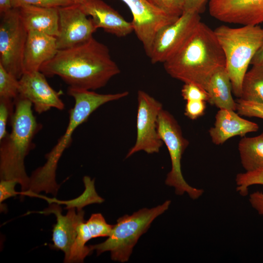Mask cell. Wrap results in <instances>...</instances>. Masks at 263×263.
<instances>
[{
	"label": "cell",
	"mask_w": 263,
	"mask_h": 263,
	"mask_svg": "<svg viewBox=\"0 0 263 263\" xmlns=\"http://www.w3.org/2000/svg\"><path fill=\"white\" fill-rule=\"evenodd\" d=\"M199 13L183 11L173 22L156 35L148 56L152 63H164L183 46L200 21Z\"/></svg>",
	"instance_id": "obj_9"
},
{
	"label": "cell",
	"mask_w": 263,
	"mask_h": 263,
	"mask_svg": "<svg viewBox=\"0 0 263 263\" xmlns=\"http://www.w3.org/2000/svg\"><path fill=\"white\" fill-rule=\"evenodd\" d=\"M39 71L46 76H59L70 87L87 90L103 87L120 73L107 46L94 38L78 46L58 50Z\"/></svg>",
	"instance_id": "obj_1"
},
{
	"label": "cell",
	"mask_w": 263,
	"mask_h": 263,
	"mask_svg": "<svg viewBox=\"0 0 263 263\" xmlns=\"http://www.w3.org/2000/svg\"><path fill=\"white\" fill-rule=\"evenodd\" d=\"M28 32H38L56 37L58 35V7H42L30 5L18 8Z\"/></svg>",
	"instance_id": "obj_19"
},
{
	"label": "cell",
	"mask_w": 263,
	"mask_h": 263,
	"mask_svg": "<svg viewBox=\"0 0 263 263\" xmlns=\"http://www.w3.org/2000/svg\"><path fill=\"white\" fill-rule=\"evenodd\" d=\"M15 109L14 102L0 100V141L4 138L8 132L6 126Z\"/></svg>",
	"instance_id": "obj_32"
},
{
	"label": "cell",
	"mask_w": 263,
	"mask_h": 263,
	"mask_svg": "<svg viewBox=\"0 0 263 263\" xmlns=\"http://www.w3.org/2000/svg\"><path fill=\"white\" fill-rule=\"evenodd\" d=\"M18 182L14 180H0V204L7 199L20 195L15 188Z\"/></svg>",
	"instance_id": "obj_34"
},
{
	"label": "cell",
	"mask_w": 263,
	"mask_h": 263,
	"mask_svg": "<svg viewBox=\"0 0 263 263\" xmlns=\"http://www.w3.org/2000/svg\"><path fill=\"white\" fill-rule=\"evenodd\" d=\"M170 200L151 208H143L129 215L119 218L113 226L111 235L104 242L89 245L92 251L96 250L97 255L110 251L113 261L127 262L133 247L140 237L147 232L153 221L169 207Z\"/></svg>",
	"instance_id": "obj_6"
},
{
	"label": "cell",
	"mask_w": 263,
	"mask_h": 263,
	"mask_svg": "<svg viewBox=\"0 0 263 263\" xmlns=\"http://www.w3.org/2000/svg\"><path fill=\"white\" fill-rule=\"evenodd\" d=\"M214 31L225 55V68L231 82L232 92L239 98L248 67L263 45V28L259 25L237 28L222 25Z\"/></svg>",
	"instance_id": "obj_5"
},
{
	"label": "cell",
	"mask_w": 263,
	"mask_h": 263,
	"mask_svg": "<svg viewBox=\"0 0 263 263\" xmlns=\"http://www.w3.org/2000/svg\"><path fill=\"white\" fill-rule=\"evenodd\" d=\"M19 80L0 64V100L14 102L19 94Z\"/></svg>",
	"instance_id": "obj_26"
},
{
	"label": "cell",
	"mask_w": 263,
	"mask_h": 263,
	"mask_svg": "<svg viewBox=\"0 0 263 263\" xmlns=\"http://www.w3.org/2000/svg\"><path fill=\"white\" fill-rule=\"evenodd\" d=\"M181 95L186 101L208 100V94L206 90L193 83H184L181 90Z\"/></svg>",
	"instance_id": "obj_31"
},
{
	"label": "cell",
	"mask_w": 263,
	"mask_h": 263,
	"mask_svg": "<svg viewBox=\"0 0 263 263\" xmlns=\"http://www.w3.org/2000/svg\"><path fill=\"white\" fill-rule=\"evenodd\" d=\"M86 224L93 238L109 237L112 231L113 225L108 224L101 213L92 214Z\"/></svg>",
	"instance_id": "obj_27"
},
{
	"label": "cell",
	"mask_w": 263,
	"mask_h": 263,
	"mask_svg": "<svg viewBox=\"0 0 263 263\" xmlns=\"http://www.w3.org/2000/svg\"><path fill=\"white\" fill-rule=\"evenodd\" d=\"M235 111L220 109L215 115L213 127L208 131L212 143L219 145L236 136L244 137L247 133L258 131L257 123L245 119Z\"/></svg>",
	"instance_id": "obj_17"
},
{
	"label": "cell",
	"mask_w": 263,
	"mask_h": 263,
	"mask_svg": "<svg viewBox=\"0 0 263 263\" xmlns=\"http://www.w3.org/2000/svg\"><path fill=\"white\" fill-rule=\"evenodd\" d=\"M57 51L56 37L29 32L23 56V73L39 71L42 64L51 59Z\"/></svg>",
	"instance_id": "obj_18"
},
{
	"label": "cell",
	"mask_w": 263,
	"mask_h": 263,
	"mask_svg": "<svg viewBox=\"0 0 263 263\" xmlns=\"http://www.w3.org/2000/svg\"><path fill=\"white\" fill-rule=\"evenodd\" d=\"M58 35L56 38L58 50L78 46L93 38L97 29L80 5L58 7Z\"/></svg>",
	"instance_id": "obj_12"
},
{
	"label": "cell",
	"mask_w": 263,
	"mask_h": 263,
	"mask_svg": "<svg viewBox=\"0 0 263 263\" xmlns=\"http://www.w3.org/2000/svg\"><path fill=\"white\" fill-rule=\"evenodd\" d=\"M137 136L134 146L126 158L140 151L148 154L158 153L163 144L158 131L157 119L162 104L142 90L137 92Z\"/></svg>",
	"instance_id": "obj_10"
},
{
	"label": "cell",
	"mask_w": 263,
	"mask_h": 263,
	"mask_svg": "<svg viewBox=\"0 0 263 263\" xmlns=\"http://www.w3.org/2000/svg\"><path fill=\"white\" fill-rule=\"evenodd\" d=\"M12 8V0H0V15L9 11Z\"/></svg>",
	"instance_id": "obj_37"
},
{
	"label": "cell",
	"mask_w": 263,
	"mask_h": 263,
	"mask_svg": "<svg viewBox=\"0 0 263 263\" xmlns=\"http://www.w3.org/2000/svg\"><path fill=\"white\" fill-rule=\"evenodd\" d=\"M203 100L187 101L185 108V115L189 119L194 120L203 116L206 109V104Z\"/></svg>",
	"instance_id": "obj_33"
},
{
	"label": "cell",
	"mask_w": 263,
	"mask_h": 263,
	"mask_svg": "<svg viewBox=\"0 0 263 263\" xmlns=\"http://www.w3.org/2000/svg\"><path fill=\"white\" fill-rule=\"evenodd\" d=\"M13 8L30 5L42 7H60L75 4L72 0H12Z\"/></svg>",
	"instance_id": "obj_30"
},
{
	"label": "cell",
	"mask_w": 263,
	"mask_h": 263,
	"mask_svg": "<svg viewBox=\"0 0 263 263\" xmlns=\"http://www.w3.org/2000/svg\"><path fill=\"white\" fill-rule=\"evenodd\" d=\"M207 0H185L184 11H191L199 13L203 9Z\"/></svg>",
	"instance_id": "obj_35"
},
{
	"label": "cell",
	"mask_w": 263,
	"mask_h": 263,
	"mask_svg": "<svg viewBox=\"0 0 263 263\" xmlns=\"http://www.w3.org/2000/svg\"><path fill=\"white\" fill-rule=\"evenodd\" d=\"M237 191L242 196H246L248 188L255 185H263V168L251 171L238 173L235 179ZM252 207L263 219V192L257 191L249 195Z\"/></svg>",
	"instance_id": "obj_22"
},
{
	"label": "cell",
	"mask_w": 263,
	"mask_h": 263,
	"mask_svg": "<svg viewBox=\"0 0 263 263\" xmlns=\"http://www.w3.org/2000/svg\"><path fill=\"white\" fill-rule=\"evenodd\" d=\"M251 64L263 67V45L255 54L251 60Z\"/></svg>",
	"instance_id": "obj_36"
},
{
	"label": "cell",
	"mask_w": 263,
	"mask_h": 263,
	"mask_svg": "<svg viewBox=\"0 0 263 263\" xmlns=\"http://www.w3.org/2000/svg\"><path fill=\"white\" fill-rule=\"evenodd\" d=\"M19 80V95L29 100L38 114L51 108L59 110L65 108V104L60 98L61 92L54 90L40 71L24 73Z\"/></svg>",
	"instance_id": "obj_14"
},
{
	"label": "cell",
	"mask_w": 263,
	"mask_h": 263,
	"mask_svg": "<svg viewBox=\"0 0 263 263\" xmlns=\"http://www.w3.org/2000/svg\"><path fill=\"white\" fill-rule=\"evenodd\" d=\"M225 66V55L214 30L201 21L183 46L164 63L171 77L205 90L212 75Z\"/></svg>",
	"instance_id": "obj_2"
},
{
	"label": "cell",
	"mask_w": 263,
	"mask_h": 263,
	"mask_svg": "<svg viewBox=\"0 0 263 263\" xmlns=\"http://www.w3.org/2000/svg\"><path fill=\"white\" fill-rule=\"evenodd\" d=\"M93 239L86 221L81 222L77 227V235L73 244L68 257L64 263H83L85 258L93 251L86 243Z\"/></svg>",
	"instance_id": "obj_25"
},
{
	"label": "cell",
	"mask_w": 263,
	"mask_h": 263,
	"mask_svg": "<svg viewBox=\"0 0 263 263\" xmlns=\"http://www.w3.org/2000/svg\"><path fill=\"white\" fill-rule=\"evenodd\" d=\"M128 91L115 94H100L91 90L68 87L67 94L74 98L75 104L69 112V122L63 135L57 144L45 155L43 166L33 171L29 177V194H39L44 191L56 196L60 185L56 180L57 164L64 151L72 141V135L77 128L85 122L99 107L108 102L128 95Z\"/></svg>",
	"instance_id": "obj_3"
},
{
	"label": "cell",
	"mask_w": 263,
	"mask_h": 263,
	"mask_svg": "<svg viewBox=\"0 0 263 263\" xmlns=\"http://www.w3.org/2000/svg\"><path fill=\"white\" fill-rule=\"evenodd\" d=\"M84 13L98 29L118 37H124L133 31L131 22L125 20L116 10L102 0H87L80 5Z\"/></svg>",
	"instance_id": "obj_16"
},
{
	"label": "cell",
	"mask_w": 263,
	"mask_h": 263,
	"mask_svg": "<svg viewBox=\"0 0 263 263\" xmlns=\"http://www.w3.org/2000/svg\"><path fill=\"white\" fill-rule=\"evenodd\" d=\"M14 102L11 131L0 141V178L17 181L21 186V196L29 188L24 159L35 147L33 139L42 126L37 121L29 100L19 95Z\"/></svg>",
	"instance_id": "obj_4"
},
{
	"label": "cell",
	"mask_w": 263,
	"mask_h": 263,
	"mask_svg": "<svg viewBox=\"0 0 263 263\" xmlns=\"http://www.w3.org/2000/svg\"><path fill=\"white\" fill-rule=\"evenodd\" d=\"M85 187L83 192L78 197L69 201H60L55 198H49L44 196H40V198L44 199L49 204L55 203L60 204H65V209H68L71 208H75L79 210L89 205L93 204H100L104 201L103 198L100 197L96 191L94 187V179H92L88 176H85L83 179Z\"/></svg>",
	"instance_id": "obj_24"
},
{
	"label": "cell",
	"mask_w": 263,
	"mask_h": 263,
	"mask_svg": "<svg viewBox=\"0 0 263 263\" xmlns=\"http://www.w3.org/2000/svg\"><path fill=\"white\" fill-rule=\"evenodd\" d=\"M208 9L212 17L225 23H263V0H210Z\"/></svg>",
	"instance_id": "obj_13"
},
{
	"label": "cell",
	"mask_w": 263,
	"mask_h": 263,
	"mask_svg": "<svg viewBox=\"0 0 263 263\" xmlns=\"http://www.w3.org/2000/svg\"><path fill=\"white\" fill-rule=\"evenodd\" d=\"M130 9L133 31L148 56L157 33L179 17L170 15L156 8L148 0H121Z\"/></svg>",
	"instance_id": "obj_11"
},
{
	"label": "cell",
	"mask_w": 263,
	"mask_h": 263,
	"mask_svg": "<svg viewBox=\"0 0 263 263\" xmlns=\"http://www.w3.org/2000/svg\"><path fill=\"white\" fill-rule=\"evenodd\" d=\"M238 147L241 164L245 171L263 168V132L254 137L244 136Z\"/></svg>",
	"instance_id": "obj_21"
},
{
	"label": "cell",
	"mask_w": 263,
	"mask_h": 263,
	"mask_svg": "<svg viewBox=\"0 0 263 263\" xmlns=\"http://www.w3.org/2000/svg\"><path fill=\"white\" fill-rule=\"evenodd\" d=\"M238 113L240 115L263 119V104L239 98L236 101Z\"/></svg>",
	"instance_id": "obj_28"
},
{
	"label": "cell",
	"mask_w": 263,
	"mask_h": 263,
	"mask_svg": "<svg viewBox=\"0 0 263 263\" xmlns=\"http://www.w3.org/2000/svg\"><path fill=\"white\" fill-rule=\"evenodd\" d=\"M76 4L81 5L85 2L87 0H72Z\"/></svg>",
	"instance_id": "obj_38"
},
{
	"label": "cell",
	"mask_w": 263,
	"mask_h": 263,
	"mask_svg": "<svg viewBox=\"0 0 263 263\" xmlns=\"http://www.w3.org/2000/svg\"><path fill=\"white\" fill-rule=\"evenodd\" d=\"M263 104V67L253 65L243 79L240 98Z\"/></svg>",
	"instance_id": "obj_23"
},
{
	"label": "cell",
	"mask_w": 263,
	"mask_h": 263,
	"mask_svg": "<svg viewBox=\"0 0 263 263\" xmlns=\"http://www.w3.org/2000/svg\"><path fill=\"white\" fill-rule=\"evenodd\" d=\"M43 214L53 213L56 217V223L52 230L53 244L52 248L61 250L64 253V260L69 256L71 246L77 235V227L85 221V212L83 209L77 210L75 208L68 209L66 215L62 214V209L58 204H50L48 207L38 212Z\"/></svg>",
	"instance_id": "obj_15"
},
{
	"label": "cell",
	"mask_w": 263,
	"mask_h": 263,
	"mask_svg": "<svg viewBox=\"0 0 263 263\" xmlns=\"http://www.w3.org/2000/svg\"><path fill=\"white\" fill-rule=\"evenodd\" d=\"M156 8L176 17L180 16L184 11L185 0H148Z\"/></svg>",
	"instance_id": "obj_29"
},
{
	"label": "cell",
	"mask_w": 263,
	"mask_h": 263,
	"mask_svg": "<svg viewBox=\"0 0 263 263\" xmlns=\"http://www.w3.org/2000/svg\"><path fill=\"white\" fill-rule=\"evenodd\" d=\"M159 135L168 150L171 167L165 180L167 185L173 187L178 195L187 193L193 200L200 197L204 190L190 186L185 180L181 169L182 155L189 145L184 137L181 128L175 117L163 109L157 119Z\"/></svg>",
	"instance_id": "obj_7"
},
{
	"label": "cell",
	"mask_w": 263,
	"mask_h": 263,
	"mask_svg": "<svg viewBox=\"0 0 263 263\" xmlns=\"http://www.w3.org/2000/svg\"><path fill=\"white\" fill-rule=\"evenodd\" d=\"M207 102L219 109L236 111L237 103L232 95V84L224 68L217 70L210 77L206 88Z\"/></svg>",
	"instance_id": "obj_20"
},
{
	"label": "cell",
	"mask_w": 263,
	"mask_h": 263,
	"mask_svg": "<svg viewBox=\"0 0 263 263\" xmlns=\"http://www.w3.org/2000/svg\"><path fill=\"white\" fill-rule=\"evenodd\" d=\"M0 64L19 79L23 74V59L28 32L18 8L0 15Z\"/></svg>",
	"instance_id": "obj_8"
}]
</instances>
